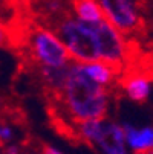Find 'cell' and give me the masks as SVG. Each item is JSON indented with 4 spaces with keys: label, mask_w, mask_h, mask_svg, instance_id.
<instances>
[{
    "label": "cell",
    "mask_w": 153,
    "mask_h": 154,
    "mask_svg": "<svg viewBox=\"0 0 153 154\" xmlns=\"http://www.w3.org/2000/svg\"><path fill=\"white\" fill-rule=\"evenodd\" d=\"M58 96L68 115L77 122L106 118L110 105L107 87L92 81L84 73L81 63L77 61L69 63L68 75Z\"/></svg>",
    "instance_id": "6da1fadb"
},
{
    "label": "cell",
    "mask_w": 153,
    "mask_h": 154,
    "mask_svg": "<svg viewBox=\"0 0 153 154\" xmlns=\"http://www.w3.org/2000/svg\"><path fill=\"white\" fill-rule=\"evenodd\" d=\"M55 32L66 46L72 61L87 63L98 60L97 40L92 23H84L74 15L61 17L57 21Z\"/></svg>",
    "instance_id": "7a4b0ae2"
},
{
    "label": "cell",
    "mask_w": 153,
    "mask_h": 154,
    "mask_svg": "<svg viewBox=\"0 0 153 154\" xmlns=\"http://www.w3.org/2000/svg\"><path fill=\"white\" fill-rule=\"evenodd\" d=\"M29 48L32 58L41 69L64 67L72 61L58 34L51 29H35L29 38Z\"/></svg>",
    "instance_id": "3957f363"
},
{
    "label": "cell",
    "mask_w": 153,
    "mask_h": 154,
    "mask_svg": "<svg viewBox=\"0 0 153 154\" xmlns=\"http://www.w3.org/2000/svg\"><path fill=\"white\" fill-rule=\"evenodd\" d=\"M92 28L97 40L98 60L106 61L115 67L121 66L129 55L126 35L106 18L97 21V23H92Z\"/></svg>",
    "instance_id": "277c9868"
},
{
    "label": "cell",
    "mask_w": 153,
    "mask_h": 154,
    "mask_svg": "<svg viewBox=\"0 0 153 154\" xmlns=\"http://www.w3.org/2000/svg\"><path fill=\"white\" fill-rule=\"evenodd\" d=\"M104 18L124 35H130L142 26V0H98Z\"/></svg>",
    "instance_id": "5b68a950"
},
{
    "label": "cell",
    "mask_w": 153,
    "mask_h": 154,
    "mask_svg": "<svg viewBox=\"0 0 153 154\" xmlns=\"http://www.w3.org/2000/svg\"><path fill=\"white\" fill-rule=\"evenodd\" d=\"M103 154H129L123 124L107 121L104 118L103 130L95 145Z\"/></svg>",
    "instance_id": "8992f818"
},
{
    "label": "cell",
    "mask_w": 153,
    "mask_h": 154,
    "mask_svg": "<svg viewBox=\"0 0 153 154\" xmlns=\"http://www.w3.org/2000/svg\"><path fill=\"white\" fill-rule=\"evenodd\" d=\"M126 133L127 148L135 154H145L153 149V125L135 127L132 124H123Z\"/></svg>",
    "instance_id": "52a82bcc"
},
{
    "label": "cell",
    "mask_w": 153,
    "mask_h": 154,
    "mask_svg": "<svg viewBox=\"0 0 153 154\" xmlns=\"http://www.w3.org/2000/svg\"><path fill=\"white\" fill-rule=\"evenodd\" d=\"M124 93L126 96L133 101V102H138V104H142L145 102L150 95H151V90H153V82L151 79L147 76V75H142V73H136V75H132L129 76L126 81H124Z\"/></svg>",
    "instance_id": "ba28073f"
},
{
    "label": "cell",
    "mask_w": 153,
    "mask_h": 154,
    "mask_svg": "<svg viewBox=\"0 0 153 154\" xmlns=\"http://www.w3.org/2000/svg\"><path fill=\"white\" fill-rule=\"evenodd\" d=\"M81 67H83V70L87 76H89L92 81H95L97 84H100V85L109 87L115 81L116 67L112 66V64H109V63H106V61L94 60V61L81 63Z\"/></svg>",
    "instance_id": "9c48e42d"
},
{
    "label": "cell",
    "mask_w": 153,
    "mask_h": 154,
    "mask_svg": "<svg viewBox=\"0 0 153 154\" xmlns=\"http://www.w3.org/2000/svg\"><path fill=\"white\" fill-rule=\"evenodd\" d=\"M74 17L84 23H97L104 18L103 9L98 0H74Z\"/></svg>",
    "instance_id": "30bf717a"
},
{
    "label": "cell",
    "mask_w": 153,
    "mask_h": 154,
    "mask_svg": "<svg viewBox=\"0 0 153 154\" xmlns=\"http://www.w3.org/2000/svg\"><path fill=\"white\" fill-rule=\"evenodd\" d=\"M68 66L57 67V69H41L43 81H45L46 85L49 89H52L55 93H58L61 90V87L64 84V79H66V75H68Z\"/></svg>",
    "instance_id": "8fae6325"
},
{
    "label": "cell",
    "mask_w": 153,
    "mask_h": 154,
    "mask_svg": "<svg viewBox=\"0 0 153 154\" xmlns=\"http://www.w3.org/2000/svg\"><path fill=\"white\" fill-rule=\"evenodd\" d=\"M14 139V130L8 124H0V143H9Z\"/></svg>",
    "instance_id": "7c38bea8"
},
{
    "label": "cell",
    "mask_w": 153,
    "mask_h": 154,
    "mask_svg": "<svg viewBox=\"0 0 153 154\" xmlns=\"http://www.w3.org/2000/svg\"><path fill=\"white\" fill-rule=\"evenodd\" d=\"M43 6H45V9H46L49 14H58V12L61 11V8H63V5H61L60 0H46Z\"/></svg>",
    "instance_id": "4fadbf2b"
},
{
    "label": "cell",
    "mask_w": 153,
    "mask_h": 154,
    "mask_svg": "<svg viewBox=\"0 0 153 154\" xmlns=\"http://www.w3.org/2000/svg\"><path fill=\"white\" fill-rule=\"evenodd\" d=\"M6 41H8V34H6V28L5 25L0 21V48L5 46L6 45Z\"/></svg>",
    "instance_id": "5bb4252c"
},
{
    "label": "cell",
    "mask_w": 153,
    "mask_h": 154,
    "mask_svg": "<svg viewBox=\"0 0 153 154\" xmlns=\"http://www.w3.org/2000/svg\"><path fill=\"white\" fill-rule=\"evenodd\" d=\"M5 152H6V154H20V149H18V146H15V145H8V146L5 148Z\"/></svg>",
    "instance_id": "9a60e30c"
},
{
    "label": "cell",
    "mask_w": 153,
    "mask_h": 154,
    "mask_svg": "<svg viewBox=\"0 0 153 154\" xmlns=\"http://www.w3.org/2000/svg\"><path fill=\"white\" fill-rule=\"evenodd\" d=\"M43 154H63L60 149H57V148H54V146H46L45 148V152Z\"/></svg>",
    "instance_id": "2e32d148"
},
{
    "label": "cell",
    "mask_w": 153,
    "mask_h": 154,
    "mask_svg": "<svg viewBox=\"0 0 153 154\" xmlns=\"http://www.w3.org/2000/svg\"><path fill=\"white\" fill-rule=\"evenodd\" d=\"M145 154H153V149H150V151H147Z\"/></svg>",
    "instance_id": "e0dca14e"
},
{
    "label": "cell",
    "mask_w": 153,
    "mask_h": 154,
    "mask_svg": "<svg viewBox=\"0 0 153 154\" xmlns=\"http://www.w3.org/2000/svg\"><path fill=\"white\" fill-rule=\"evenodd\" d=\"M151 5H153V3H151Z\"/></svg>",
    "instance_id": "ac0fdd59"
}]
</instances>
